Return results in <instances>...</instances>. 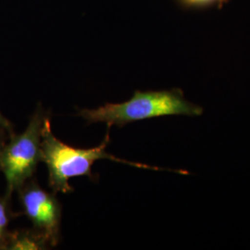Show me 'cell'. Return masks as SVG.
<instances>
[{"label": "cell", "instance_id": "obj_1", "mask_svg": "<svg viewBox=\"0 0 250 250\" xmlns=\"http://www.w3.org/2000/svg\"><path fill=\"white\" fill-rule=\"evenodd\" d=\"M109 145V134L107 133L102 143L92 148L72 147L59 140L51 130L50 119L45 117L41 134V161L45 162L48 170V184L56 193H71L73 188L69 180L79 176H89L93 178L92 166L99 160H109L126 163L139 168L161 170L144 164L124 161L107 152Z\"/></svg>", "mask_w": 250, "mask_h": 250}, {"label": "cell", "instance_id": "obj_2", "mask_svg": "<svg viewBox=\"0 0 250 250\" xmlns=\"http://www.w3.org/2000/svg\"><path fill=\"white\" fill-rule=\"evenodd\" d=\"M203 108L185 99L180 89L135 91L134 96L123 103H107L104 106L79 110L78 115L89 124L104 123L111 127H123L134 122L156 117L184 115L200 116Z\"/></svg>", "mask_w": 250, "mask_h": 250}, {"label": "cell", "instance_id": "obj_3", "mask_svg": "<svg viewBox=\"0 0 250 250\" xmlns=\"http://www.w3.org/2000/svg\"><path fill=\"white\" fill-rule=\"evenodd\" d=\"M45 115L38 107L30 119L26 129L11 134L0 155V171L6 183V195L11 197L34 176L41 161V134Z\"/></svg>", "mask_w": 250, "mask_h": 250}, {"label": "cell", "instance_id": "obj_4", "mask_svg": "<svg viewBox=\"0 0 250 250\" xmlns=\"http://www.w3.org/2000/svg\"><path fill=\"white\" fill-rule=\"evenodd\" d=\"M19 198L23 213L34 228L45 235L50 247L60 241L62 208L56 197L30 179L19 189Z\"/></svg>", "mask_w": 250, "mask_h": 250}, {"label": "cell", "instance_id": "obj_5", "mask_svg": "<svg viewBox=\"0 0 250 250\" xmlns=\"http://www.w3.org/2000/svg\"><path fill=\"white\" fill-rule=\"evenodd\" d=\"M50 247L45 235L36 229L10 231L4 250H47Z\"/></svg>", "mask_w": 250, "mask_h": 250}, {"label": "cell", "instance_id": "obj_6", "mask_svg": "<svg viewBox=\"0 0 250 250\" xmlns=\"http://www.w3.org/2000/svg\"><path fill=\"white\" fill-rule=\"evenodd\" d=\"M10 198L6 194L0 196V250H5L10 233L9 224L18 215L12 211Z\"/></svg>", "mask_w": 250, "mask_h": 250}, {"label": "cell", "instance_id": "obj_7", "mask_svg": "<svg viewBox=\"0 0 250 250\" xmlns=\"http://www.w3.org/2000/svg\"><path fill=\"white\" fill-rule=\"evenodd\" d=\"M184 6L189 8H202L211 5H217L222 7L229 0H179Z\"/></svg>", "mask_w": 250, "mask_h": 250}, {"label": "cell", "instance_id": "obj_8", "mask_svg": "<svg viewBox=\"0 0 250 250\" xmlns=\"http://www.w3.org/2000/svg\"><path fill=\"white\" fill-rule=\"evenodd\" d=\"M13 134L10 133L9 130H7L5 127L0 125V155H1V152H2L5 144L7 143V141L9 140V136Z\"/></svg>", "mask_w": 250, "mask_h": 250}, {"label": "cell", "instance_id": "obj_9", "mask_svg": "<svg viewBox=\"0 0 250 250\" xmlns=\"http://www.w3.org/2000/svg\"><path fill=\"white\" fill-rule=\"evenodd\" d=\"M0 125L1 126H3V127H5L7 130H9L10 133H14V129H13V125L12 124L9 122V120L6 118V117H4V115L1 113V111H0Z\"/></svg>", "mask_w": 250, "mask_h": 250}]
</instances>
